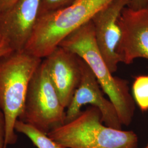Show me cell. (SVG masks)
I'll list each match as a JSON object with an SVG mask.
<instances>
[{"instance_id":"12","label":"cell","mask_w":148,"mask_h":148,"mask_svg":"<svg viewBox=\"0 0 148 148\" xmlns=\"http://www.w3.org/2000/svg\"><path fill=\"white\" fill-rule=\"evenodd\" d=\"M132 91L133 99L139 109L143 111L148 110V75L136 77Z\"/></svg>"},{"instance_id":"3","label":"cell","mask_w":148,"mask_h":148,"mask_svg":"<svg viewBox=\"0 0 148 148\" xmlns=\"http://www.w3.org/2000/svg\"><path fill=\"white\" fill-rule=\"evenodd\" d=\"M42 61L24 50L0 58V108L5 117V148L17 141L14 126L23 111L30 79Z\"/></svg>"},{"instance_id":"21","label":"cell","mask_w":148,"mask_h":148,"mask_svg":"<svg viewBox=\"0 0 148 148\" xmlns=\"http://www.w3.org/2000/svg\"></svg>"},{"instance_id":"2","label":"cell","mask_w":148,"mask_h":148,"mask_svg":"<svg viewBox=\"0 0 148 148\" xmlns=\"http://www.w3.org/2000/svg\"><path fill=\"white\" fill-rule=\"evenodd\" d=\"M113 0H77L57 11L39 16L24 51L45 58L70 34L92 20Z\"/></svg>"},{"instance_id":"8","label":"cell","mask_w":148,"mask_h":148,"mask_svg":"<svg viewBox=\"0 0 148 148\" xmlns=\"http://www.w3.org/2000/svg\"><path fill=\"white\" fill-rule=\"evenodd\" d=\"M41 0H18L0 13V38L13 51H24L37 22Z\"/></svg>"},{"instance_id":"18","label":"cell","mask_w":148,"mask_h":148,"mask_svg":"<svg viewBox=\"0 0 148 148\" xmlns=\"http://www.w3.org/2000/svg\"><path fill=\"white\" fill-rule=\"evenodd\" d=\"M144 148H148V144L147 145V146H146V147H145Z\"/></svg>"},{"instance_id":"10","label":"cell","mask_w":148,"mask_h":148,"mask_svg":"<svg viewBox=\"0 0 148 148\" xmlns=\"http://www.w3.org/2000/svg\"><path fill=\"white\" fill-rule=\"evenodd\" d=\"M119 25L122 35L117 53L121 63L130 64L136 59H148V5L138 10L126 7Z\"/></svg>"},{"instance_id":"1","label":"cell","mask_w":148,"mask_h":148,"mask_svg":"<svg viewBox=\"0 0 148 148\" xmlns=\"http://www.w3.org/2000/svg\"><path fill=\"white\" fill-rule=\"evenodd\" d=\"M59 46L76 53L85 60L95 74L103 92L115 106L122 125L129 126L132 121L136 106L130 93L128 82L114 76L107 66L96 44L92 21L70 34Z\"/></svg>"},{"instance_id":"14","label":"cell","mask_w":148,"mask_h":148,"mask_svg":"<svg viewBox=\"0 0 148 148\" xmlns=\"http://www.w3.org/2000/svg\"><path fill=\"white\" fill-rule=\"evenodd\" d=\"M5 117L0 108V148H5Z\"/></svg>"},{"instance_id":"6","label":"cell","mask_w":148,"mask_h":148,"mask_svg":"<svg viewBox=\"0 0 148 148\" xmlns=\"http://www.w3.org/2000/svg\"><path fill=\"white\" fill-rule=\"evenodd\" d=\"M132 0H113L92 19L96 44L112 74L121 63L117 49L121 38L119 19Z\"/></svg>"},{"instance_id":"15","label":"cell","mask_w":148,"mask_h":148,"mask_svg":"<svg viewBox=\"0 0 148 148\" xmlns=\"http://www.w3.org/2000/svg\"><path fill=\"white\" fill-rule=\"evenodd\" d=\"M148 5V0H132L128 7L134 9L138 10L145 7Z\"/></svg>"},{"instance_id":"7","label":"cell","mask_w":148,"mask_h":148,"mask_svg":"<svg viewBox=\"0 0 148 148\" xmlns=\"http://www.w3.org/2000/svg\"><path fill=\"white\" fill-rule=\"evenodd\" d=\"M101 88L95 74L84 60L79 86L65 112V123L75 119L81 112V108L88 104L101 111L102 121L106 126L122 130V125L115 106L104 97Z\"/></svg>"},{"instance_id":"20","label":"cell","mask_w":148,"mask_h":148,"mask_svg":"<svg viewBox=\"0 0 148 148\" xmlns=\"http://www.w3.org/2000/svg\"><path fill=\"white\" fill-rule=\"evenodd\" d=\"M63 148H64V147H63Z\"/></svg>"},{"instance_id":"17","label":"cell","mask_w":148,"mask_h":148,"mask_svg":"<svg viewBox=\"0 0 148 148\" xmlns=\"http://www.w3.org/2000/svg\"><path fill=\"white\" fill-rule=\"evenodd\" d=\"M12 51H13L11 49L10 46L4 41L2 40L0 42V58L4 55L10 53Z\"/></svg>"},{"instance_id":"13","label":"cell","mask_w":148,"mask_h":148,"mask_svg":"<svg viewBox=\"0 0 148 148\" xmlns=\"http://www.w3.org/2000/svg\"><path fill=\"white\" fill-rule=\"evenodd\" d=\"M77 0H41L39 16L62 9Z\"/></svg>"},{"instance_id":"11","label":"cell","mask_w":148,"mask_h":148,"mask_svg":"<svg viewBox=\"0 0 148 148\" xmlns=\"http://www.w3.org/2000/svg\"><path fill=\"white\" fill-rule=\"evenodd\" d=\"M14 129L16 132L26 136L37 148H63L49 137L47 134L20 120L16 122Z\"/></svg>"},{"instance_id":"16","label":"cell","mask_w":148,"mask_h":148,"mask_svg":"<svg viewBox=\"0 0 148 148\" xmlns=\"http://www.w3.org/2000/svg\"><path fill=\"white\" fill-rule=\"evenodd\" d=\"M18 0H0V13L7 10Z\"/></svg>"},{"instance_id":"9","label":"cell","mask_w":148,"mask_h":148,"mask_svg":"<svg viewBox=\"0 0 148 148\" xmlns=\"http://www.w3.org/2000/svg\"><path fill=\"white\" fill-rule=\"evenodd\" d=\"M43 61L61 104L67 108L79 86L84 60L58 46Z\"/></svg>"},{"instance_id":"19","label":"cell","mask_w":148,"mask_h":148,"mask_svg":"<svg viewBox=\"0 0 148 148\" xmlns=\"http://www.w3.org/2000/svg\"><path fill=\"white\" fill-rule=\"evenodd\" d=\"M2 41V40H1V38H0V42Z\"/></svg>"},{"instance_id":"4","label":"cell","mask_w":148,"mask_h":148,"mask_svg":"<svg viewBox=\"0 0 148 148\" xmlns=\"http://www.w3.org/2000/svg\"><path fill=\"white\" fill-rule=\"evenodd\" d=\"M65 148H138L137 134L103 124L99 110L92 106L74 120L48 133Z\"/></svg>"},{"instance_id":"5","label":"cell","mask_w":148,"mask_h":148,"mask_svg":"<svg viewBox=\"0 0 148 148\" xmlns=\"http://www.w3.org/2000/svg\"><path fill=\"white\" fill-rule=\"evenodd\" d=\"M65 109L42 60L29 82L19 120L47 134L65 123Z\"/></svg>"}]
</instances>
